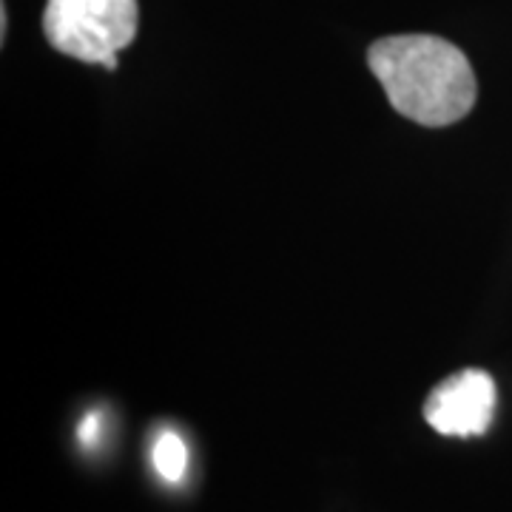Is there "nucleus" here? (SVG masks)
Segmentation results:
<instances>
[{"mask_svg": "<svg viewBox=\"0 0 512 512\" xmlns=\"http://www.w3.org/2000/svg\"><path fill=\"white\" fill-rule=\"evenodd\" d=\"M390 106L421 126H453L476 106V74L456 43L436 35L382 37L367 52Z\"/></svg>", "mask_w": 512, "mask_h": 512, "instance_id": "nucleus-1", "label": "nucleus"}, {"mask_svg": "<svg viewBox=\"0 0 512 512\" xmlns=\"http://www.w3.org/2000/svg\"><path fill=\"white\" fill-rule=\"evenodd\" d=\"M77 439L83 447H97L103 439V416L100 413H86V419L77 427Z\"/></svg>", "mask_w": 512, "mask_h": 512, "instance_id": "nucleus-5", "label": "nucleus"}, {"mask_svg": "<svg viewBox=\"0 0 512 512\" xmlns=\"http://www.w3.org/2000/svg\"><path fill=\"white\" fill-rule=\"evenodd\" d=\"M151 464L154 473L168 481V484H180L188 470V447L183 436L177 430H160L151 441Z\"/></svg>", "mask_w": 512, "mask_h": 512, "instance_id": "nucleus-4", "label": "nucleus"}, {"mask_svg": "<svg viewBox=\"0 0 512 512\" xmlns=\"http://www.w3.org/2000/svg\"><path fill=\"white\" fill-rule=\"evenodd\" d=\"M137 0H46L43 32L57 52L117 69V55L137 35Z\"/></svg>", "mask_w": 512, "mask_h": 512, "instance_id": "nucleus-2", "label": "nucleus"}, {"mask_svg": "<svg viewBox=\"0 0 512 512\" xmlns=\"http://www.w3.org/2000/svg\"><path fill=\"white\" fill-rule=\"evenodd\" d=\"M495 382L487 370L467 367L433 387L424 402L427 424L453 439H473L490 430L495 416Z\"/></svg>", "mask_w": 512, "mask_h": 512, "instance_id": "nucleus-3", "label": "nucleus"}]
</instances>
